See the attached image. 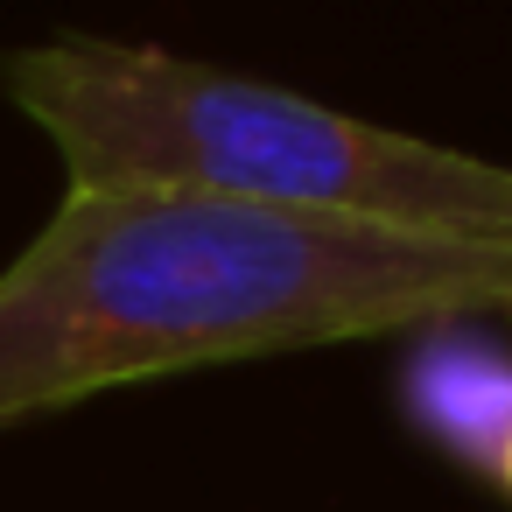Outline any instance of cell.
Instances as JSON below:
<instances>
[{
    "label": "cell",
    "instance_id": "7a4b0ae2",
    "mask_svg": "<svg viewBox=\"0 0 512 512\" xmlns=\"http://www.w3.org/2000/svg\"><path fill=\"white\" fill-rule=\"evenodd\" d=\"M8 99L50 134L71 190H183L407 239L512 246V169L372 127L267 78L155 43L50 36L0 64Z\"/></svg>",
    "mask_w": 512,
    "mask_h": 512
},
{
    "label": "cell",
    "instance_id": "6da1fadb",
    "mask_svg": "<svg viewBox=\"0 0 512 512\" xmlns=\"http://www.w3.org/2000/svg\"><path fill=\"white\" fill-rule=\"evenodd\" d=\"M512 309V246L183 190H64L0 267V435L78 400Z\"/></svg>",
    "mask_w": 512,
    "mask_h": 512
},
{
    "label": "cell",
    "instance_id": "3957f363",
    "mask_svg": "<svg viewBox=\"0 0 512 512\" xmlns=\"http://www.w3.org/2000/svg\"><path fill=\"white\" fill-rule=\"evenodd\" d=\"M498 470H505V491H512V428L498 435Z\"/></svg>",
    "mask_w": 512,
    "mask_h": 512
}]
</instances>
